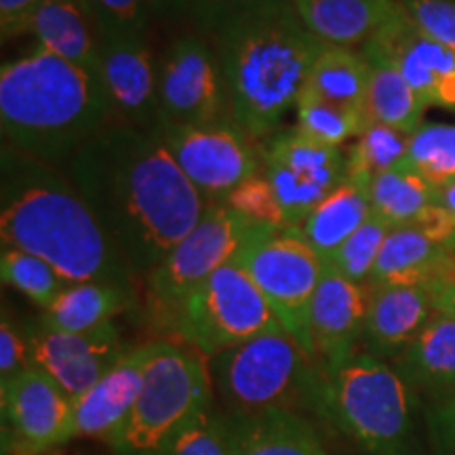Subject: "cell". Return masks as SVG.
<instances>
[{"instance_id": "1", "label": "cell", "mask_w": 455, "mask_h": 455, "mask_svg": "<svg viewBox=\"0 0 455 455\" xmlns=\"http://www.w3.org/2000/svg\"><path fill=\"white\" fill-rule=\"evenodd\" d=\"M72 178L114 247L148 275L212 204L171 156L161 127L110 124L72 156Z\"/></svg>"}, {"instance_id": "2", "label": "cell", "mask_w": 455, "mask_h": 455, "mask_svg": "<svg viewBox=\"0 0 455 455\" xmlns=\"http://www.w3.org/2000/svg\"><path fill=\"white\" fill-rule=\"evenodd\" d=\"M0 238L3 247L43 258L68 284H129L131 266L76 186L13 146L3 148Z\"/></svg>"}, {"instance_id": "3", "label": "cell", "mask_w": 455, "mask_h": 455, "mask_svg": "<svg viewBox=\"0 0 455 455\" xmlns=\"http://www.w3.org/2000/svg\"><path fill=\"white\" fill-rule=\"evenodd\" d=\"M100 72L36 47L0 70V124L17 150L43 163L72 158L110 127Z\"/></svg>"}, {"instance_id": "4", "label": "cell", "mask_w": 455, "mask_h": 455, "mask_svg": "<svg viewBox=\"0 0 455 455\" xmlns=\"http://www.w3.org/2000/svg\"><path fill=\"white\" fill-rule=\"evenodd\" d=\"M220 70L235 123L249 138L272 133L298 106L316 57L325 49L291 0L255 11L218 34Z\"/></svg>"}, {"instance_id": "5", "label": "cell", "mask_w": 455, "mask_h": 455, "mask_svg": "<svg viewBox=\"0 0 455 455\" xmlns=\"http://www.w3.org/2000/svg\"><path fill=\"white\" fill-rule=\"evenodd\" d=\"M316 409L367 455H411V384L371 352L323 373Z\"/></svg>"}, {"instance_id": "6", "label": "cell", "mask_w": 455, "mask_h": 455, "mask_svg": "<svg viewBox=\"0 0 455 455\" xmlns=\"http://www.w3.org/2000/svg\"><path fill=\"white\" fill-rule=\"evenodd\" d=\"M213 405L209 358L192 346L152 341L129 418L108 441L118 455H163L178 435Z\"/></svg>"}, {"instance_id": "7", "label": "cell", "mask_w": 455, "mask_h": 455, "mask_svg": "<svg viewBox=\"0 0 455 455\" xmlns=\"http://www.w3.org/2000/svg\"><path fill=\"white\" fill-rule=\"evenodd\" d=\"M212 373L232 415L295 411L304 396L316 405L323 378V371L315 369V358L283 327L213 356Z\"/></svg>"}, {"instance_id": "8", "label": "cell", "mask_w": 455, "mask_h": 455, "mask_svg": "<svg viewBox=\"0 0 455 455\" xmlns=\"http://www.w3.org/2000/svg\"><path fill=\"white\" fill-rule=\"evenodd\" d=\"M281 232L272 226L244 218L226 203H212L203 220L171 249L148 275V308L158 327L173 329L181 306L201 284L235 261L238 253L255 238Z\"/></svg>"}, {"instance_id": "9", "label": "cell", "mask_w": 455, "mask_h": 455, "mask_svg": "<svg viewBox=\"0 0 455 455\" xmlns=\"http://www.w3.org/2000/svg\"><path fill=\"white\" fill-rule=\"evenodd\" d=\"M278 327L281 321L253 278L236 261H228L186 299L173 331L213 358Z\"/></svg>"}, {"instance_id": "10", "label": "cell", "mask_w": 455, "mask_h": 455, "mask_svg": "<svg viewBox=\"0 0 455 455\" xmlns=\"http://www.w3.org/2000/svg\"><path fill=\"white\" fill-rule=\"evenodd\" d=\"M235 261L253 278L283 329L312 355L310 306L325 261L298 235L289 230L268 232L249 243Z\"/></svg>"}, {"instance_id": "11", "label": "cell", "mask_w": 455, "mask_h": 455, "mask_svg": "<svg viewBox=\"0 0 455 455\" xmlns=\"http://www.w3.org/2000/svg\"><path fill=\"white\" fill-rule=\"evenodd\" d=\"M264 178L281 207L284 228H293L344 184L346 155L295 129L270 141L264 152Z\"/></svg>"}, {"instance_id": "12", "label": "cell", "mask_w": 455, "mask_h": 455, "mask_svg": "<svg viewBox=\"0 0 455 455\" xmlns=\"http://www.w3.org/2000/svg\"><path fill=\"white\" fill-rule=\"evenodd\" d=\"M171 156L204 198H226L243 181L258 175L249 135L224 121L186 127H161Z\"/></svg>"}, {"instance_id": "13", "label": "cell", "mask_w": 455, "mask_h": 455, "mask_svg": "<svg viewBox=\"0 0 455 455\" xmlns=\"http://www.w3.org/2000/svg\"><path fill=\"white\" fill-rule=\"evenodd\" d=\"M363 55L396 68L426 108L455 112V53L415 24L401 3L365 43Z\"/></svg>"}, {"instance_id": "14", "label": "cell", "mask_w": 455, "mask_h": 455, "mask_svg": "<svg viewBox=\"0 0 455 455\" xmlns=\"http://www.w3.org/2000/svg\"><path fill=\"white\" fill-rule=\"evenodd\" d=\"M453 281L455 220L435 207L418 224L392 228L367 284H419L435 291Z\"/></svg>"}, {"instance_id": "15", "label": "cell", "mask_w": 455, "mask_h": 455, "mask_svg": "<svg viewBox=\"0 0 455 455\" xmlns=\"http://www.w3.org/2000/svg\"><path fill=\"white\" fill-rule=\"evenodd\" d=\"M226 101L220 61L196 36L171 44L158 64L161 127L218 123Z\"/></svg>"}, {"instance_id": "16", "label": "cell", "mask_w": 455, "mask_h": 455, "mask_svg": "<svg viewBox=\"0 0 455 455\" xmlns=\"http://www.w3.org/2000/svg\"><path fill=\"white\" fill-rule=\"evenodd\" d=\"M30 367L41 369L68 396L78 398L100 382L127 355L114 323L87 333H66L53 329H28Z\"/></svg>"}, {"instance_id": "17", "label": "cell", "mask_w": 455, "mask_h": 455, "mask_svg": "<svg viewBox=\"0 0 455 455\" xmlns=\"http://www.w3.org/2000/svg\"><path fill=\"white\" fill-rule=\"evenodd\" d=\"M100 76L116 124L161 127L158 66L146 36H101Z\"/></svg>"}, {"instance_id": "18", "label": "cell", "mask_w": 455, "mask_h": 455, "mask_svg": "<svg viewBox=\"0 0 455 455\" xmlns=\"http://www.w3.org/2000/svg\"><path fill=\"white\" fill-rule=\"evenodd\" d=\"M3 418L24 453L70 441L72 398L41 369L28 367L3 384Z\"/></svg>"}, {"instance_id": "19", "label": "cell", "mask_w": 455, "mask_h": 455, "mask_svg": "<svg viewBox=\"0 0 455 455\" xmlns=\"http://www.w3.org/2000/svg\"><path fill=\"white\" fill-rule=\"evenodd\" d=\"M369 308V287L348 281L325 264L310 306V344L323 373L335 371L356 355Z\"/></svg>"}, {"instance_id": "20", "label": "cell", "mask_w": 455, "mask_h": 455, "mask_svg": "<svg viewBox=\"0 0 455 455\" xmlns=\"http://www.w3.org/2000/svg\"><path fill=\"white\" fill-rule=\"evenodd\" d=\"M152 341L135 346L98 384L72 401L70 441L78 436L110 441L138 401Z\"/></svg>"}, {"instance_id": "21", "label": "cell", "mask_w": 455, "mask_h": 455, "mask_svg": "<svg viewBox=\"0 0 455 455\" xmlns=\"http://www.w3.org/2000/svg\"><path fill=\"white\" fill-rule=\"evenodd\" d=\"M435 312V291L430 287H419V284L369 287V308L365 331H363L367 352L396 361L428 325Z\"/></svg>"}, {"instance_id": "22", "label": "cell", "mask_w": 455, "mask_h": 455, "mask_svg": "<svg viewBox=\"0 0 455 455\" xmlns=\"http://www.w3.org/2000/svg\"><path fill=\"white\" fill-rule=\"evenodd\" d=\"M30 32L38 47L100 72L101 32L87 0H44L34 15Z\"/></svg>"}, {"instance_id": "23", "label": "cell", "mask_w": 455, "mask_h": 455, "mask_svg": "<svg viewBox=\"0 0 455 455\" xmlns=\"http://www.w3.org/2000/svg\"><path fill=\"white\" fill-rule=\"evenodd\" d=\"M295 13L321 43L365 44L390 20L398 0H291Z\"/></svg>"}, {"instance_id": "24", "label": "cell", "mask_w": 455, "mask_h": 455, "mask_svg": "<svg viewBox=\"0 0 455 455\" xmlns=\"http://www.w3.org/2000/svg\"><path fill=\"white\" fill-rule=\"evenodd\" d=\"M235 455H327L308 419L289 409L235 415Z\"/></svg>"}, {"instance_id": "25", "label": "cell", "mask_w": 455, "mask_h": 455, "mask_svg": "<svg viewBox=\"0 0 455 455\" xmlns=\"http://www.w3.org/2000/svg\"><path fill=\"white\" fill-rule=\"evenodd\" d=\"M371 218L369 190L346 180L325 201L316 204L301 224L284 230L298 235L318 258L327 261L365 221Z\"/></svg>"}, {"instance_id": "26", "label": "cell", "mask_w": 455, "mask_h": 455, "mask_svg": "<svg viewBox=\"0 0 455 455\" xmlns=\"http://www.w3.org/2000/svg\"><path fill=\"white\" fill-rule=\"evenodd\" d=\"M131 306L129 284L123 283H76L57 295L53 304L43 310L41 325L53 331L87 333L110 325L112 318Z\"/></svg>"}, {"instance_id": "27", "label": "cell", "mask_w": 455, "mask_h": 455, "mask_svg": "<svg viewBox=\"0 0 455 455\" xmlns=\"http://www.w3.org/2000/svg\"><path fill=\"white\" fill-rule=\"evenodd\" d=\"M396 371L415 388L455 392V316L436 310L396 358Z\"/></svg>"}, {"instance_id": "28", "label": "cell", "mask_w": 455, "mask_h": 455, "mask_svg": "<svg viewBox=\"0 0 455 455\" xmlns=\"http://www.w3.org/2000/svg\"><path fill=\"white\" fill-rule=\"evenodd\" d=\"M439 195L441 188L403 164L375 178L369 188L371 215L388 228L418 224L439 207Z\"/></svg>"}, {"instance_id": "29", "label": "cell", "mask_w": 455, "mask_h": 455, "mask_svg": "<svg viewBox=\"0 0 455 455\" xmlns=\"http://www.w3.org/2000/svg\"><path fill=\"white\" fill-rule=\"evenodd\" d=\"M371 66L367 57L348 47L325 44L312 66L306 87L318 98L365 114Z\"/></svg>"}, {"instance_id": "30", "label": "cell", "mask_w": 455, "mask_h": 455, "mask_svg": "<svg viewBox=\"0 0 455 455\" xmlns=\"http://www.w3.org/2000/svg\"><path fill=\"white\" fill-rule=\"evenodd\" d=\"M367 61L371 66L365 104L367 121L413 135L424 124L426 104L388 61L378 57H367Z\"/></svg>"}, {"instance_id": "31", "label": "cell", "mask_w": 455, "mask_h": 455, "mask_svg": "<svg viewBox=\"0 0 455 455\" xmlns=\"http://www.w3.org/2000/svg\"><path fill=\"white\" fill-rule=\"evenodd\" d=\"M411 135L388 127V124L367 121L355 144L346 152V180L369 190L375 178L401 167L407 156Z\"/></svg>"}, {"instance_id": "32", "label": "cell", "mask_w": 455, "mask_h": 455, "mask_svg": "<svg viewBox=\"0 0 455 455\" xmlns=\"http://www.w3.org/2000/svg\"><path fill=\"white\" fill-rule=\"evenodd\" d=\"M295 108H298V127L295 129L306 138L327 146L341 148L346 141L356 140V135L367 123L365 114L331 104L308 89L301 91Z\"/></svg>"}, {"instance_id": "33", "label": "cell", "mask_w": 455, "mask_h": 455, "mask_svg": "<svg viewBox=\"0 0 455 455\" xmlns=\"http://www.w3.org/2000/svg\"><path fill=\"white\" fill-rule=\"evenodd\" d=\"M403 167L413 169L441 190L455 181V124H422L409 140Z\"/></svg>"}, {"instance_id": "34", "label": "cell", "mask_w": 455, "mask_h": 455, "mask_svg": "<svg viewBox=\"0 0 455 455\" xmlns=\"http://www.w3.org/2000/svg\"><path fill=\"white\" fill-rule=\"evenodd\" d=\"M0 276L4 284L17 289L43 310H47L57 295L68 287L60 272L43 258L13 247H3Z\"/></svg>"}, {"instance_id": "35", "label": "cell", "mask_w": 455, "mask_h": 455, "mask_svg": "<svg viewBox=\"0 0 455 455\" xmlns=\"http://www.w3.org/2000/svg\"><path fill=\"white\" fill-rule=\"evenodd\" d=\"M163 455H235V415L212 405L180 432Z\"/></svg>"}, {"instance_id": "36", "label": "cell", "mask_w": 455, "mask_h": 455, "mask_svg": "<svg viewBox=\"0 0 455 455\" xmlns=\"http://www.w3.org/2000/svg\"><path fill=\"white\" fill-rule=\"evenodd\" d=\"M390 230L392 228L371 215L325 264L331 266L335 272H339L341 276H346L352 283H369L375 261L379 258V251H382Z\"/></svg>"}, {"instance_id": "37", "label": "cell", "mask_w": 455, "mask_h": 455, "mask_svg": "<svg viewBox=\"0 0 455 455\" xmlns=\"http://www.w3.org/2000/svg\"><path fill=\"white\" fill-rule=\"evenodd\" d=\"M101 36H146L155 0H87Z\"/></svg>"}, {"instance_id": "38", "label": "cell", "mask_w": 455, "mask_h": 455, "mask_svg": "<svg viewBox=\"0 0 455 455\" xmlns=\"http://www.w3.org/2000/svg\"><path fill=\"white\" fill-rule=\"evenodd\" d=\"M283 3H289V0H181L180 11H184L198 26L218 36L241 17Z\"/></svg>"}, {"instance_id": "39", "label": "cell", "mask_w": 455, "mask_h": 455, "mask_svg": "<svg viewBox=\"0 0 455 455\" xmlns=\"http://www.w3.org/2000/svg\"><path fill=\"white\" fill-rule=\"evenodd\" d=\"M228 207L235 209L244 218L258 221V224L272 226L276 230H284V218L281 207H278L275 195H272V188L266 181L264 175L258 178L253 175L251 180L243 181L236 190H232L224 201Z\"/></svg>"}, {"instance_id": "40", "label": "cell", "mask_w": 455, "mask_h": 455, "mask_svg": "<svg viewBox=\"0 0 455 455\" xmlns=\"http://www.w3.org/2000/svg\"><path fill=\"white\" fill-rule=\"evenodd\" d=\"M415 24L455 53V0H398Z\"/></svg>"}, {"instance_id": "41", "label": "cell", "mask_w": 455, "mask_h": 455, "mask_svg": "<svg viewBox=\"0 0 455 455\" xmlns=\"http://www.w3.org/2000/svg\"><path fill=\"white\" fill-rule=\"evenodd\" d=\"M30 367V348L26 333L13 325L7 315L0 323V382H9L17 373Z\"/></svg>"}, {"instance_id": "42", "label": "cell", "mask_w": 455, "mask_h": 455, "mask_svg": "<svg viewBox=\"0 0 455 455\" xmlns=\"http://www.w3.org/2000/svg\"><path fill=\"white\" fill-rule=\"evenodd\" d=\"M44 0H0V32L3 41L30 32L32 20Z\"/></svg>"}, {"instance_id": "43", "label": "cell", "mask_w": 455, "mask_h": 455, "mask_svg": "<svg viewBox=\"0 0 455 455\" xmlns=\"http://www.w3.org/2000/svg\"><path fill=\"white\" fill-rule=\"evenodd\" d=\"M432 435L436 436L441 449L455 451V392L447 398L443 405L435 409L430 418Z\"/></svg>"}, {"instance_id": "44", "label": "cell", "mask_w": 455, "mask_h": 455, "mask_svg": "<svg viewBox=\"0 0 455 455\" xmlns=\"http://www.w3.org/2000/svg\"><path fill=\"white\" fill-rule=\"evenodd\" d=\"M435 306L439 312L455 316V281L435 289Z\"/></svg>"}, {"instance_id": "45", "label": "cell", "mask_w": 455, "mask_h": 455, "mask_svg": "<svg viewBox=\"0 0 455 455\" xmlns=\"http://www.w3.org/2000/svg\"><path fill=\"white\" fill-rule=\"evenodd\" d=\"M439 207L455 220V181L445 186L439 195Z\"/></svg>"}, {"instance_id": "46", "label": "cell", "mask_w": 455, "mask_h": 455, "mask_svg": "<svg viewBox=\"0 0 455 455\" xmlns=\"http://www.w3.org/2000/svg\"><path fill=\"white\" fill-rule=\"evenodd\" d=\"M180 4H181V0H155L156 11H169V9L180 11Z\"/></svg>"}]
</instances>
